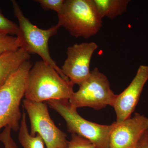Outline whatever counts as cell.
I'll list each match as a JSON object with an SVG mask.
<instances>
[{
    "instance_id": "6da1fadb",
    "label": "cell",
    "mask_w": 148,
    "mask_h": 148,
    "mask_svg": "<svg viewBox=\"0 0 148 148\" xmlns=\"http://www.w3.org/2000/svg\"><path fill=\"white\" fill-rule=\"evenodd\" d=\"M74 84L60 75L55 69L42 61L32 66L27 76L25 99L36 102L51 100H69L74 92Z\"/></svg>"
},
{
    "instance_id": "7a4b0ae2",
    "label": "cell",
    "mask_w": 148,
    "mask_h": 148,
    "mask_svg": "<svg viewBox=\"0 0 148 148\" xmlns=\"http://www.w3.org/2000/svg\"><path fill=\"white\" fill-rule=\"evenodd\" d=\"M58 24L76 38L87 39L98 34L102 19L93 0H65Z\"/></svg>"
},
{
    "instance_id": "3957f363",
    "label": "cell",
    "mask_w": 148,
    "mask_h": 148,
    "mask_svg": "<svg viewBox=\"0 0 148 148\" xmlns=\"http://www.w3.org/2000/svg\"><path fill=\"white\" fill-rule=\"evenodd\" d=\"M32 67L29 60L25 61L0 87V130L6 126L14 131L19 130L22 116L20 104Z\"/></svg>"
},
{
    "instance_id": "277c9868",
    "label": "cell",
    "mask_w": 148,
    "mask_h": 148,
    "mask_svg": "<svg viewBox=\"0 0 148 148\" xmlns=\"http://www.w3.org/2000/svg\"><path fill=\"white\" fill-rule=\"evenodd\" d=\"M11 2L14 16L18 22L16 37L20 42V48L30 54H38L42 58L43 61L55 69L62 77L69 79L52 59L49 53V41L51 37L56 34L60 26L57 24L47 29H40L32 24L24 16L16 1L13 0Z\"/></svg>"
},
{
    "instance_id": "5b68a950",
    "label": "cell",
    "mask_w": 148,
    "mask_h": 148,
    "mask_svg": "<svg viewBox=\"0 0 148 148\" xmlns=\"http://www.w3.org/2000/svg\"><path fill=\"white\" fill-rule=\"evenodd\" d=\"M46 102L51 108L65 120L68 132L87 139L97 148H109L114 123L105 125L84 119L78 113L77 109L71 106L69 100H51Z\"/></svg>"
},
{
    "instance_id": "8992f818",
    "label": "cell",
    "mask_w": 148,
    "mask_h": 148,
    "mask_svg": "<svg viewBox=\"0 0 148 148\" xmlns=\"http://www.w3.org/2000/svg\"><path fill=\"white\" fill-rule=\"evenodd\" d=\"M79 86L69 100L74 108L89 107L98 110L108 106H112L116 95L111 90L107 77L98 68L90 71L88 77Z\"/></svg>"
},
{
    "instance_id": "52a82bcc",
    "label": "cell",
    "mask_w": 148,
    "mask_h": 148,
    "mask_svg": "<svg viewBox=\"0 0 148 148\" xmlns=\"http://www.w3.org/2000/svg\"><path fill=\"white\" fill-rule=\"evenodd\" d=\"M24 108L27 111L31 123L30 134H38L47 148H67V135L56 125L51 119L47 103L24 99Z\"/></svg>"
},
{
    "instance_id": "ba28073f",
    "label": "cell",
    "mask_w": 148,
    "mask_h": 148,
    "mask_svg": "<svg viewBox=\"0 0 148 148\" xmlns=\"http://www.w3.org/2000/svg\"><path fill=\"white\" fill-rule=\"evenodd\" d=\"M98 45L94 42L75 44L67 49V58L61 68L74 85L80 84L90 75V60Z\"/></svg>"
},
{
    "instance_id": "9c48e42d",
    "label": "cell",
    "mask_w": 148,
    "mask_h": 148,
    "mask_svg": "<svg viewBox=\"0 0 148 148\" xmlns=\"http://www.w3.org/2000/svg\"><path fill=\"white\" fill-rule=\"evenodd\" d=\"M113 123L109 148H135L148 129V118L138 113L121 122Z\"/></svg>"
},
{
    "instance_id": "30bf717a",
    "label": "cell",
    "mask_w": 148,
    "mask_h": 148,
    "mask_svg": "<svg viewBox=\"0 0 148 148\" xmlns=\"http://www.w3.org/2000/svg\"><path fill=\"white\" fill-rule=\"evenodd\" d=\"M148 80V66L141 65L129 85L120 94L116 95L112 107L116 114L117 122H121L131 117Z\"/></svg>"
},
{
    "instance_id": "8fae6325",
    "label": "cell",
    "mask_w": 148,
    "mask_h": 148,
    "mask_svg": "<svg viewBox=\"0 0 148 148\" xmlns=\"http://www.w3.org/2000/svg\"><path fill=\"white\" fill-rule=\"evenodd\" d=\"M30 58V54L21 48L0 56V87Z\"/></svg>"
},
{
    "instance_id": "7c38bea8",
    "label": "cell",
    "mask_w": 148,
    "mask_h": 148,
    "mask_svg": "<svg viewBox=\"0 0 148 148\" xmlns=\"http://www.w3.org/2000/svg\"><path fill=\"white\" fill-rule=\"evenodd\" d=\"M102 18L114 19L126 11L129 0H93Z\"/></svg>"
},
{
    "instance_id": "4fadbf2b",
    "label": "cell",
    "mask_w": 148,
    "mask_h": 148,
    "mask_svg": "<svg viewBox=\"0 0 148 148\" xmlns=\"http://www.w3.org/2000/svg\"><path fill=\"white\" fill-rule=\"evenodd\" d=\"M18 134V140L23 148H45V143L38 134L32 136L27 126L26 114L23 112Z\"/></svg>"
},
{
    "instance_id": "5bb4252c",
    "label": "cell",
    "mask_w": 148,
    "mask_h": 148,
    "mask_svg": "<svg viewBox=\"0 0 148 148\" xmlns=\"http://www.w3.org/2000/svg\"><path fill=\"white\" fill-rule=\"evenodd\" d=\"M19 48L20 44L17 37L0 34V56L15 51Z\"/></svg>"
},
{
    "instance_id": "9a60e30c",
    "label": "cell",
    "mask_w": 148,
    "mask_h": 148,
    "mask_svg": "<svg viewBox=\"0 0 148 148\" xmlns=\"http://www.w3.org/2000/svg\"><path fill=\"white\" fill-rule=\"evenodd\" d=\"M18 30V25L5 17L0 10V34L16 36Z\"/></svg>"
},
{
    "instance_id": "2e32d148",
    "label": "cell",
    "mask_w": 148,
    "mask_h": 148,
    "mask_svg": "<svg viewBox=\"0 0 148 148\" xmlns=\"http://www.w3.org/2000/svg\"><path fill=\"white\" fill-rule=\"evenodd\" d=\"M67 148H97L89 140L75 133H71Z\"/></svg>"
},
{
    "instance_id": "e0dca14e",
    "label": "cell",
    "mask_w": 148,
    "mask_h": 148,
    "mask_svg": "<svg viewBox=\"0 0 148 148\" xmlns=\"http://www.w3.org/2000/svg\"><path fill=\"white\" fill-rule=\"evenodd\" d=\"M35 1L39 3L45 10H53L58 14L62 10L65 0H37Z\"/></svg>"
},
{
    "instance_id": "ac0fdd59",
    "label": "cell",
    "mask_w": 148,
    "mask_h": 148,
    "mask_svg": "<svg viewBox=\"0 0 148 148\" xmlns=\"http://www.w3.org/2000/svg\"><path fill=\"white\" fill-rule=\"evenodd\" d=\"M11 130L9 126H6L0 133V142L3 145L4 148H18V146L12 137Z\"/></svg>"
},
{
    "instance_id": "d6986e66",
    "label": "cell",
    "mask_w": 148,
    "mask_h": 148,
    "mask_svg": "<svg viewBox=\"0 0 148 148\" xmlns=\"http://www.w3.org/2000/svg\"><path fill=\"white\" fill-rule=\"evenodd\" d=\"M135 148H148V129L142 135Z\"/></svg>"
}]
</instances>
